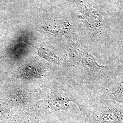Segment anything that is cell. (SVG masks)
Instances as JSON below:
<instances>
[{
    "mask_svg": "<svg viewBox=\"0 0 123 123\" xmlns=\"http://www.w3.org/2000/svg\"><path fill=\"white\" fill-rule=\"evenodd\" d=\"M94 123H123L122 109L110 107L104 109L93 115Z\"/></svg>",
    "mask_w": 123,
    "mask_h": 123,
    "instance_id": "cell-1",
    "label": "cell"
},
{
    "mask_svg": "<svg viewBox=\"0 0 123 123\" xmlns=\"http://www.w3.org/2000/svg\"><path fill=\"white\" fill-rule=\"evenodd\" d=\"M20 123H39V120L36 117H29Z\"/></svg>",
    "mask_w": 123,
    "mask_h": 123,
    "instance_id": "cell-2",
    "label": "cell"
}]
</instances>
